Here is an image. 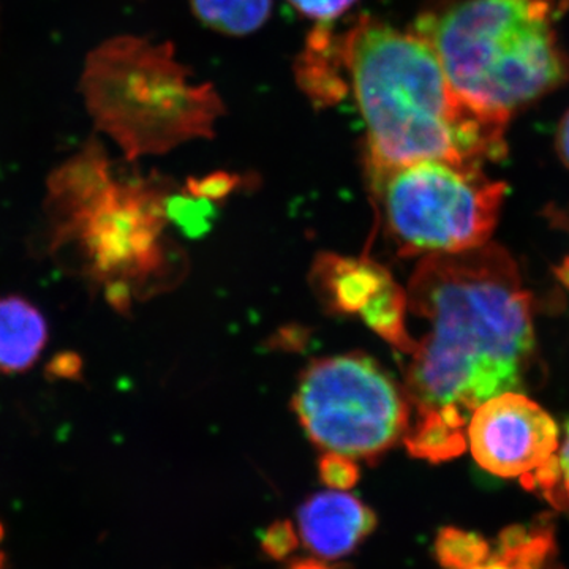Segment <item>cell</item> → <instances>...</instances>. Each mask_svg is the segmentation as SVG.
I'll return each instance as SVG.
<instances>
[{
    "mask_svg": "<svg viewBox=\"0 0 569 569\" xmlns=\"http://www.w3.org/2000/svg\"><path fill=\"white\" fill-rule=\"evenodd\" d=\"M407 309L427 325L406 372L415 458L462 456L479 406L518 391L535 355L531 296L503 247L426 254L411 276Z\"/></svg>",
    "mask_w": 569,
    "mask_h": 569,
    "instance_id": "6da1fadb",
    "label": "cell"
},
{
    "mask_svg": "<svg viewBox=\"0 0 569 569\" xmlns=\"http://www.w3.org/2000/svg\"><path fill=\"white\" fill-rule=\"evenodd\" d=\"M336 51L365 119L370 174L422 160L481 167L503 159L507 122L463 102L413 32L361 18Z\"/></svg>",
    "mask_w": 569,
    "mask_h": 569,
    "instance_id": "7a4b0ae2",
    "label": "cell"
},
{
    "mask_svg": "<svg viewBox=\"0 0 569 569\" xmlns=\"http://www.w3.org/2000/svg\"><path fill=\"white\" fill-rule=\"evenodd\" d=\"M550 0H462L419 14L413 33L475 111L508 122L569 77L549 20Z\"/></svg>",
    "mask_w": 569,
    "mask_h": 569,
    "instance_id": "3957f363",
    "label": "cell"
},
{
    "mask_svg": "<svg viewBox=\"0 0 569 569\" xmlns=\"http://www.w3.org/2000/svg\"><path fill=\"white\" fill-rule=\"evenodd\" d=\"M48 194L56 250L74 247L82 271L104 284L108 302L127 309L133 284L163 264L162 190L146 179L116 181L103 146L92 140L51 174Z\"/></svg>",
    "mask_w": 569,
    "mask_h": 569,
    "instance_id": "277c9868",
    "label": "cell"
},
{
    "mask_svg": "<svg viewBox=\"0 0 569 569\" xmlns=\"http://www.w3.org/2000/svg\"><path fill=\"white\" fill-rule=\"evenodd\" d=\"M81 92L96 126L130 160L200 134L213 118L203 107H217L209 89L186 84L168 44L133 37L104 41L88 56Z\"/></svg>",
    "mask_w": 569,
    "mask_h": 569,
    "instance_id": "5b68a950",
    "label": "cell"
},
{
    "mask_svg": "<svg viewBox=\"0 0 569 569\" xmlns=\"http://www.w3.org/2000/svg\"><path fill=\"white\" fill-rule=\"evenodd\" d=\"M400 254L458 253L488 244L507 183L481 167L422 160L370 174Z\"/></svg>",
    "mask_w": 569,
    "mask_h": 569,
    "instance_id": "8992f818",
    "label": "cell"
},
{
    "mask_svg": "<svg viewBox=\"0 0 569 569\" xmlns=\"http://www.w3.org/2000/svg\"><path fill=\"white\" fill-rule=\"evenodd\" d=\"M295 410L326 452L372 459L403 440L410 422L406 392L367 356L318 359L306 370Z\"/></svg>",
    "mask_w": 569,
    "mask_h": 569,
    "instance_id": "52a82bcc",
    "label": "cell"
},
{
    "mask_svg": "<svg viewBox=\"0 0 569 569\" xmlns=\"http://www.w3.org/2000/svg\"><path fill=\"white\" fill-rule=\"evenodd\" d=\"M467 448L489 473L519 479L559 507V427L530 397L509 391L479 406L468 421Z\"/></svg>",
    "mask_w": 569,
    "mask_h": 569,
    "instance_id": "ba28073f",
    "label": "cell"
},
{
    "mask_svg": "<svg viewBox=\"0 0 569 569\" xmlns=\"http://www.w3.org/2000/svg\"><path fill=\"white\" fill-rule=\"evenodd\" d=\"M298 519L306 548L328 560L353 552L377 526L372 509L336 489L310 497L299 509Z\"/></svg>",
    "mask_w": 569,
    "mask_h": 569,
    "instance_id": "9c48e42d",
    "label": "cell"
},
{
    "mask_svg": "<svg viewBox=\"0 0 569 569\" xmlns=\"http://www.w3.org/2000/svg\"><path fill=\"white\" fill-rule=\"evenodd\" d=\"M48 342V323L39 309L20 296L0 298V372L31 369Z\"/></svg>",
    "mask_w": 569,
    "mask_h": 569,
    "instance_id": "30bf717a",
    "label": "cell"
},
{
    "mask_svg": "<svg viewBox=\"0 0 569 569\" xmlns=\"http://www.w3.org/2000/svg\"><path fill=\"white\" fill-rule=\"evenodd\" d=\"M317 279L328 295L329 305L342 312L361 316L392 277L387 269L372 261L326 254L318 261Z\"/></svg>",
    "mask_w": 569,
    "mask_h": 569,
    "instance_id": "8fae6325",
    "label": "cell"
},
{
    "mask_svg": "<svg viewBox=\"0 0 569 569\" xmlns=\"http://www.w3.org/2000/svg\"><path fill=\"white\" fill-rule=\"evenodd\" d=\"M552 530L545 526L515 527L500 537L497 553L468 569H542L552 549Z\"/></svg>",
    "mask_w": 569,
    "mask_h": 569,
    "instance_id": "7c38bea8",
    "label": "cell"
},
{
    "mask_svg": "<svg viewBox=\"0 0 569 569\" xmlns=\"http://www.w3.org/2000/svg\"><path fill=\"white\" fill-rule=\"evenodd\" d=\"M194 17L223 36H249L268 21L272 0H190Z\"/></svg>",
    "mask_w": 569,
    "mask_h": 569,
    "instance_id": "4fadbf2b",
    "label": "cell"
},
{
    "mask_svg": "<svg viewBox=\"0 0 569 569\" xmlns=\"http://www.w3.org/2000/svg\"><path fill=\"white\" fill-rule=\"evenodd\" d=\"M492 549L481 535L448 527L438 533L436 556L441 567L468 569L489 559Z\"/></svg>",
    "mask_w": 569,
    "mask_h": 569,
    "instance_id": "5bb4252c",
    "label": "cell"
},
{
    "mask_svg": "<svg viewBox=\"0 0 569 569\" xmlns=\"http://www.w3.org/2000/svg\"><path fill=\"white\" fill-rule=\"evenodd\" d=\"M320 473L326 485L336 490L353 488L359 478L355 460L346 458V456L335 455V452H328L321 459Z\"/></svg>",
    "mask_w": 569,
    "mask_h": 569,
    "instance_id": "9a60e30c",
    "label": "cell"
},
{
    "mask_svg": "<svg viewBox=\"0 0 569 569\" xmlns=\"http://www.w3.org/2000/svg\"><path fill=\"white\" fill-rule=\"evenodd\" d=\"M299 13L320 22L336 20L346 13L356 0H288Z\"/></svg>",
    "mask_w": 569,
    "mask_h": 569,
    "instance_id": "2e32d148",
    "label": "cell"
},
{
    "mask_svg": "<svg viewBox=\"0 0 569 569\" xmlns=\"http://www.w3.org/2000/svg\"><path fill=\"white\" fill-rule=\"evenodd\" d=\"M296 546H298V537L288 520L276 522L266 531L263 549L272 559H284L293 552Z\"/></svg>",
    "mask_w": 569,
    "mask_h": 569,
    "instance_id": "e0dca14e",
    "label": "cell"
},
{
    "mask_svg": "<svg viewBox=\"0 0 569 569\" xmlns=\"http://www.w3.org/2000/svg\"><path fill=\"white\" fill-rule=\"evenodd\" d=\"M560 482H559V509H569V422L567 436L560 443L559 451Z\"/></svg>",
    "mask_w": 569,
    "mask_h": 569,
    "instance_id": "ac0fdd59",
    "label": "cell"
},
{
    "mask_svg": "<svg viewBox=\"0 0 569 569\" xmlns=\"http://www.w3.org/2000/svg\"><path fill=\"white\" fill-rule=\"evenodd\" d=\"M80 369V361L73 355L62 356V358L56 359L51 365V372L59 377H74Z\"/></svg>",
    "mask_w": 569,
    "mask_h": 569,
    "instance_id": "d6986e66",
    "label": "cell"
},
{
    "mask_svg": "<svg viewBox=\"0 0 569 569\" xmlns=\"http://www.w3.org/2000/svg\"><path fill=\"white\" fill-rule=\"evenodd\" d=\"M556 140L557 152H559L561 162L567 164V167L569 168V111L560 121L559 130H557Z\"/></svg>",
    "mask_w": 569,
    "mask_h": 569,
    "instance_id": "ffe728a7",
    "label": "cell"
},
{
    "mask_svg": "<svg viewBox=\"0 0 569 569\" xmlns=\"http://www.w3.org/2000/svg\"><path fill=\"white\" fill-rule=\"evenodd\" d=\"M290 569H331V568L326 567V565L320 563V561L302 560V561H296L293 567H291Z\"/></svg>",
    "mask_w": 569,
    "mask_h": 569,
    "instance_id": "44dd1931",
    "label": "cell"
},
{
    "mask_svg": "<svg viewBox=\"0 0 569 569\" xmlns=\"http://www.w3.org/2000/svg\"><path fill=\"white\" fill-rule=\"evenodd\" d=\"M0 569H9L7 568L6 557H3L2 552H0Z\"/></svg>",
    "mask_w": 569,
    "mask_h": 569,
    "instance_id": "7402d4cb",
    "label": "cell"
},
{
    "mask_svg": "<svg viewBox=\"0 0 569 569\" xmlns=\"http://www.w3.org/2000/svg\"><path fill=\"white\" fill-rule=\"evenodd\" d=\"M0 538H2V529H0Z\"/></svg>",
    "mask_w": 569,
    "mask_h": 569,
    "instance_id": "603a6c76",
    "label": "cell"
}]
</instances>
